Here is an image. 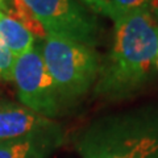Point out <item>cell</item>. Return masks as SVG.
Masks as SVG:
<instances>
[{
  "mask_svg": "<svg viewBox=\"0 0 158 158\" xmlns=\"http://www.w3.org/2000/svg\"><path fill=\"white\" fill-rule=\"evenodd\" d=\"M102 15L112 20L113 33L94 96L106 102L127 100L145 90L158 71V21L149 11L121 9L112 3Z\"/></svg>",
  "mask_w": 158,
  "mask_h": 158,
  "instance_id": "6da1fadb",
  "label": "cell"
},
{
  "mask_svg": "<svg viewBox=\"0 0 158 158\" xmlns=\"http://www.w3.org/2000/svg\"><path fill=\"white\" fill-rule=\"evenodd\" d=\"M74 144L82 158H158V104L103 115Z\"/></svg>",
  "mask_w": 158,
  "mask_h": 158,
  "instance_id": "7a4b0ae2",
  "label": "cell"
},
{
  "mask_svg": "<svg viewBox=\"0 0 158 158\" xmlns=\"http://www.w3.org/2000/svg\"><path fill=\"white\" fill-rule=\"evenodd\" d=\"M41 52L56 85L62 111L79 104L99 77L102 57L95 48L48 34Z\"/></svg>",
  "mask_w": 158,
  "mask_h": 158,
  "instance_id": "3957f363",
  "label": "cell"
},
{
  "mask_svg": "<svg viewBox=\"0 0 158 158\" xmlns=\"http://www.w3.org/2000/svg\"><path fill=\"white\" fill-rule=\"evenodd\" d=\"M48 34L96 48L102 42L103 27L98 13L81 0H24Z\"/></svg>",
  "mask_w": 158,
  "mask_h": 158,
  "instance_id": "277c9868",
  "label": "cell"
},
{
  "mask_svg": "<svg viewBox=\"0 0 158 158\" xmlns=\"http://www.w3.org/2000/svg\"><path fill=\"white\" fill-rule=\"evenodd\" d=\"M12 82L16 86L20 103L33 112L48 118L63 112L40 44H34L27 53L16 57Z\"/></svg>",
  "mask_w": 158,
  "mask_h": 158,
  "instance_id": "5b68a950",
  "label": "cell"
},
{
  "mask_svg": "<svg viewBox=\"0 0 158 158\" xmlns=\"http://www.w3.org/2000/svg\"><path fill=\"white\" fill-rule=\"evenodd\" d=\"M61 125L21 103L0 100V142L54 131Z\"/></svg>",
  "mask_w": 158,
  "mask_h": 158,
  "instance_id": "8992f818",
  "label": "cell"
},
{
  "mask_svg": "<svg viewBox=\"0 0 158 158\" xmlns=\"http://www.w3.org/2000/svg\"><path fill=\"white\" fill-rule=\"evenodd\" d=\"M63 129L37 133L0 142V158H48L63 142Z\"/></svg>",
  "mask_w": 158,
  "mask_h": 158,
  "instance_id": "52a82bcc",
  "label": "cell"
},
{
  "mask_svg": "<svg viewBox=\"0 0 158 158\" xmlns=\"http://www.w3.org/2000/svg\"><path fill=\"white\" fill-rule=\"evenodd\" d=\"M0 37L15 56V58L27 53L34 44L36 37L21 24L0 11Z\"/></svg>",
  "mask_w": 158,
  "mask_h": 158,
  "instance_id": "ba28073f",
  "label": "cell"
},
{
  "mask_svg": "<svg viewBox=\"0 0 158 158\" xmlns=\"http://www.w3.org/2000/svg\"><path fill=\"white\" fill-rule=\"evenodd\" d=\"M7 12L9 17L16 20L21 25L29 31L40 41H44L48 36L46 29L44 28L41 21L37 19V16L33 13L31 7L24 2V0H7Z\"/></svg>",
  "mask_w": 158,
  "mask_h": 158,
  "instance_id": "9c48e42d",
  "label": "cell"
},
{
  "mask_svg": "<svg viewBox=\"0 0 158 158\" xmlns=\"http://www.w3.org/2000/svg\"><path fill=\"white\" fill-rule=\"evenodd\" d=\"M15 56L0 37V82H12Z\"/></svg>",
  "mask_w": 158,
  "mask_h": 158,
  "instance_id": "30bf717a",
  "label": "cell"
},
{
  "mask_svg": "<svg viewBox=\"0 0 158 158\" xmlns=\"http://www.w3.org/2000/svg\"><path fill=\"white\" fill-rule=\"evenodd\" d=\"M110 2L121 9H145L153 13L158 8V0H110Z\"/></svg>",
  "mask_w": 158,
  "mask_h": 158,
  "instance_id": "8fae6325",
  "label": "cell"
},
{
  "mask_svg": "<svg viewBox=\"0 0 158 158\" xmlns=\"http://www.w3.org/2000/svg\"><path fill=\"white\" fill-rule=\"evenodd\" d=\"M157 70H158V58H157Z\"/></svg>",
  "mask_w": 158,
  "mask_h": 158,
  "instance_id": "7c38bea8",
  "label": "cell"
},
{
  "mask_svg": "<svg viewBox=\"0 0 158 158\" xmlns=\"http://www.w3.org/2000/svg\"><path fill=\"white\" fill-rule=\"evenodd\" d=\"M81 2H82V3H83V4H85V0H81Z\"/></svg>",
  "mask_w": 158,
  "mask_h": 158,
  "instance_id": "4fadbf2b",
  "label": "cell"
}]
</instances>
